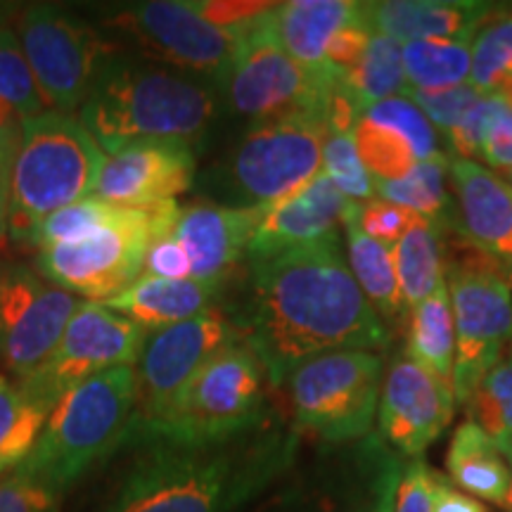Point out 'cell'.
<instances>
[{
	"label": "cell",
	"instance_id": "14",
	"mask_svg": "<svg viewBox=\"0 0 512 512\" xmlns=\"http://www.w3.org/2000/svg\"><path fill=\"white\" fill-rule=\"evenodd\" d=\"M152 60L169 64L178 74L219 86L238 34L209 24L192 0H147L133 3L110 19Z\"/></svg>",
	"mask_w": 512,
	"mask_h": 512
},
{
	"label": "cell",
	"instance_id": "33",
	"mask_svg": "<svg viewBox=\"0 0 512 512\" xmlns=\"http://www.w3.org/2000/svg\"><path fill=\"white\" fill-rule=\"evenodd\" d=\"M470 46V83L484 95L498 93L512 79V8L491 12Z\"/></svg>",
	"mask_w": 512,
	"mask_h": 512
},
{
	"label": "cell",
	"instance_id": "6",
	"mask_svg": "<svg viewBox=\"0 0 512 512\" xmlns=\"http://www.w3.org/2000/svg\"><path fill=\"white\" fill-rule=\"evenodd\" d=\"M325 136V110L252 124L214 171L211 190L226 207H271L320 174Z\"/></svg>",
	"mask_w": 512,
	"mask_h": 512
},
{
	"label": "cell",
	"instance_id": "35",
	"mask_svg": "<svg viewBox=\"0 0 512 512\" xmlns=\"http://www.w3.org/2000/svg\"><path fill=\"white\" fill-rule=\"evenodd\" d=\"M0 98L15 107L22 121L48 112L19 36L8 27H0Z\"/></svg>",
	"mask_w": 512,
	"mask_h": 512
},
{
	"label": "cell",
	"instance_id": "20",
	"mask_svg": "<svg viewBox=\"0 0 512 512\" xmlns=\"http://www.w3.org/2000/svg\"><path fill=\"white\" fill-rule=\"evenodd\" d=\"M264 209H238L202 200L181 207L174 238L190 256L192 280L223 285L247 259Z\"/></svg>",
	"mask_w": 512,
	"mask_h": 512
},
{
	"label": "cell",
	"instance_id": "42",
	"mask_svg": "<svg viewBox=\"0 0 512 512\" xmlns=\"http://www.w3.org/2000/svg\"><path fill=\"white\" fill-rule=\"evenodd\" d=\"M60 496L24 467L0 477V512H57Z\"/></svg>",
	"mask_w": 512,
	"mask_h": 512
},
{
	"label": "cell",
	"instance_id": "17",
	"mask_svg": "<svg viewBox=\"0 0 512 512\" xmlns=\"http://www.w3.org/2000/svg\"><path fill=\"white\" fill-rule=\"evenodd\" d=\"M453 387L411 356H394L384 375L377 430L382 444L401 458H422L456 415Z\"/></svg>",
	"mask_w": 512,
	"mask_h": 512
},
{
	"label": "cell",
	"instance_id": "1",
	"mask_svg": "<svg viewBox=\"0 0 512 512\" xmlns=\"http://www.w3.org/2000/svg\"><path fill=\"white\" fill-rule=\"evenodd\" d=\"M233 323L273 387L316 356L389 344V330L358 287L339 235L249 261L245 302Z\"/></svg>",
	"mask_w": 512,
	"mask_h": 512
},
{
	"label": "cell",
	"instance_id": "48",
	"mask_svg": "<svg viewBox=\"0 0 512 512\" xmlns=\"http://www.w3.org/2000/svg\"><path fill=\"white\" fill-rule=\"evenodd\" d=\"M484 162H489L494 169H512V110L508 107L501 117L494 121V126L486 133V140L482 145Z\"/></svg>",
	"mask_w": 512,
	"mask_h": 512
},
{
	"label": "cell",
	"instance_id": "25",
	"mask_svg": "<svg viewBox=\"0 0 512 512\" xmlns=\"http://www.w3.org/2000/svg\"><path fill=\"white\" fill-rule=\"evenodd\" d=\"M446 479L467 496L510 505V465L496 439L475 420L460 422L446 451Z\"/></svg>",
	"mask_w": 512,
	"mask_h": 512
},
{
	"label": "cell",
	"instance_id": "45",
	"mask_svg": "<svg viewBox=\"0 0 512 512\" xmlns=\"http://www.w3.org/2000/svg\"><path fill=\"white\" fill-rule=\"evenodd\" d=\"M434 479H437V472H434L425 460H408V463L403 465L392 512H432Z\"/></svg>",
	"mask_w": 512,
	"mask_h": 512
},
{
	"label": "cell",
	"instance_id": "15",
	"mask_svg": "<svg viewBox=\"0 0 512 512\" xmlns=\"http://www.w3.org/2000/svg\"><path fill=\"white\" fill-rule=\"evenodd\" d=\"M83 299L29 268L0 271V363L17 382L48 361Z\"/></svg>",
	"mask_w": 512,
	"mask_h": 512
},
{
	"label": "cell",
	"instance_id": "49",
	"mask_svg": "<svg viewBox=\"0 0 512 512\" xmlns=\"http://www.w3.org/2000/svg\"><path fill=\"white\" fill-rule=\"evenodd\" d=\"M19 131L0 133V238L8 233V216H10V190H12V166H15Z\"/></svg>",
	"mask_w": 512,
	"mask_h": 512
},
{
	"label": "cell",
	"instance_id": "2",
	"mask_svg": "<svg viewBox=\"0 0 512 512\" xmlns=\"http://www.w3.org/2000/svg\"><path fill=\"white\" fill-rule=\"evenodd\" d=\"M102 512H238L294 463L299 432L264 425L219 441L143 439Z\"/></svg>",
	"mask_w": 512,
	"mask_h": 512
},
{
	"label": "cell",
	"instance_id": "3",
	"mask_svg": "<svg viewBox=\"0 0 512 512\" xmlns=\"http://www.w3.org/2000/svg\"><path fill=\"white\" fill-rule=\"evenodd\" d=\"M214 117L216 95L200 79L133 57H110L79 110L105 155L136 143L197 150Z\"/></svg>",
	"mask_w": 512,
	"mask_h": 512
},
{
	"label": "cell",
	"instance_id": "24",
	"mask_svg": "<svg viewBox=\"0 0 512 512\" xmlns=\"http://www.w3.org/2000/svg\"><path fill=\"white\" fill-rule=\"evenodd\" d=\"M358 19L351 0H290L273 10V27L287 55L309 72H323L330 38Z\"/></svg>",
	"mask_w": 512,
	"mask_h": 512
},
{
	"label": "cell",
	"instance_id": "12",
	"mask_svg": "<svg viewBox=\"0 0 512 512\" xmlns=\"http://www.w3.org/2000/svg\"><path fill=\"white\" fill-rule=\"evenodd\" d=\"M17 31L46 105L67 114L81 110L100 69L114 57L110 43L55 5H31Z\"/></svg>",
	"mask_w": 512,
	"mask_h": 512
},
{
	"label": "cell",
	"instance_id": "19",
	"mask_svg": "<svg viewBox=\"0 0 512 512\" xmlns=\"http://www.w3.org/2000/svg\"><path fill=\"white\" fill-rule=\"evenodd\" d=\"M195 159V150L188 145H128L105 155L93 197L124 209H152L176 202L192 185Z\"/></svg>",
	"mask_w": 512,
	"mask_h": 512
},
{
	"label": "cell",
	"instance_id": "34",
	"mask_svg": "<svg viewBox=\"0 0 512 512\" xmlns=\"http://www.w3.org/2000/svg\"><path fill=\"white\" fill-rule=\"evenodd\" d=\"M354 143L373 181H399L418 166L411 143L399 131L363 114L354 126Z\"/></svg>",
	"mask_w": 512,
	"mask_h": 512
},
{
	"label": "cell",
	"instance_id": "22",
	"mask_svg": "<svg viewBox=\"0 0 512 512\" xmlns=\"http://www.w3.org/2000/svg\"><path fill=\"white\" fill-rule=\"evenodd\" d=\"M496 8L472 0H380L358 3V17L370 34L394 41H434L463 38L472 41L479 24Z\"/></svg>",
	"mask_w": 512,
	"mask_h": 512
},
{
	"label": "cell",
	"instance_id": "36",
	"mask_svg": "<svg viewBox=\"0 0 512 512\" xmlns=\"http://www.w3.org/2000/svg\"><path fill=\"white\" fill-rule=\"evenodd\" d=\"M124 207H114L95 197L69 204L55 214H50L41 226L36 228L31 247H53V245H72V242L86 240L88 235L98 233L107 223H112L121 214Z\"/></svg>",
	"mask_w": 512,
	"mask_h": 512
},
{
	"label": "cell",
	"instance_id": "55",
	"mask_svg": "<svg viewBox=\"0 0 512 512\" xmlns=\"http://www.w3.org/2000/svg\"><path fill=\"white\" fill-rule=\"evenodd\" d=\"M505 174H508V181H510L508 185H510V188H512V169H510V171H505Z\"/></svg>",
	"mask_w": 512,
	"mask_h": 512
},
{
	"label": "cell",
	"instance_id": "26",
	"mask_svg": "<svg viewBox=\"0 0 512 512\" xmlns=\"http://www.w3.org/2000/svg\"><path fill=\"white\" fill-rule=\"evenodd\" d=\"M361 202H354L347 221H344V233H347V261L351 273H354L358 287L366 294L373 306L377 318L382 320L384 328H399L403 320H408V309L403 304L399 280H396L392 252L387 245L368 238L356 223V209Z\"/></svg>",
	"mask_w": 512,
	"mask_h": 512
},
{
	"label": "cell",
	"instance_id": "41",
	"mask_svg": "<svg viewBox=\"0 0 512 512\" xmlns=\"http://www.w3.org/2000/svg\"><path fill=\"white\" fill-rule=\"evenodd\" d=\"M408 100L415 102V107L430 119V124H437L448 133L456 128L467 112L484 98L472 83L453 88H439V91H406Z\"/></svg>",
	"mask_w": 512,
	"mask_h": 512
},
{
	"label": "cell",
	"instance_id": "13",
	"mask_svg": "<svg viewBox=\"0 0 512 512\" xmlns=\"http://www.w3.org/2000/svg\"><path fill=\"white\" fill-rule=\"evenodd\" d=\"M147 330L100 302H83L62 332L60 344L29 380L17 382L53 411L69 389L112 368L136 366Z\"/></svg>",
	"mask_w": 512,
	"mask_h": 512
},
{
	"label": "cell",
	"instance_id": "52",
	"mask_svg": "<svg viewBox=\"0 0 512 512\" xmlns=\"http://www.w3.org/2000/svg\"><path fill=\"white\" fill-rule=\"evenodd\" d=\"M19 128H22V124H19V114L15 112V107L0 98V133L19 131Z\"/></svg>",
	"mask_w": 512,
	"mask_h": 512
},
{
	"label": "cell",
	"instance_id": "5",
	"mask_svg": "<svg viewBox=\"0 0 512 512\" xmlns=\"http://www.w3.org/2000/svg\"><path fill=\"white\" fill-rule=\"evenodd\" d=\"M105 152L79 117L48 110L22 121L12 166L8 230L31 245L50 214L93 197Z\"/></svg>",
	"mask_w": 512,
	"mask_h": 512
},
{
	"label": "cell",
	"instance_id": "23",
	"mask_svg": "<svg viewBox=\"0 0 512 512\" xmlns=\"http://www.w3.org/2000/svg\"><path fill=\"white\" fill-rule=\"evenodd\" d=\"M219 294L221 285L200 283L192 278L162 280L140 275L128 290L100 304L131 318L140 328L159 330L214 311Z\"/></svg>",
	"mask_w": 512,
	"mask_h": 512
},
{
	"label": "cell",
	"instance_id": "37",
	"mask_svg": "<svg viewBox=\"0 0 512 512\" xmlns=\"http://www.w3.org/2000/svg\"><path fill=\"white\" fill-rule=\"evenodd\" d=\"M465 408L494 439L512 437V356L489 370Z\"/></svg>",
	"mask_w": 512,
	"mask_h": 512
},
{
	"label": "cell",
	"instance_id": "44",
	"mask_svg": "<svg viewBox=\"0 0 512 512\" xmlns=\"http://www.w3.org/2000/svg\"><path fill=\"white\" fill-rule=\"evenodd\" d=\"M192 5L209 24L228 34H240L275 8V3H252V0H192Z\"/></svg>",
	"mask_w": 512,
	"mask_h": 512
},
{
	"label": "cell",
	"instance_id": "30",
	"mask_svg": "<svg viewBox=\"0 0 512 512\" xmlns=\"http://www.w3.org/2000/svg\"><path fill=\"white\" fill-rule=\"evenodd\" d=\"M50 411L0 375V477L27 463L38 444Z\"/></svg>",
	"mask_w": 512,
	"mask_h": 512
},
{
	"label": "cell",
	"instance_id": "16",
	"mask_svg": "<svg viewBox=\"0 0 512 512\" xmlns=\"http://www.w3.org/2000/svg\"><path fill=\"white\" fill-rule=\"evenodd\" d=\"M238 342H242L238 325L216 309L147 332L136 370L138 415L133 430L155 420L211 358Z\"/></svg>",
	"mask_w": 512,
	"mask_h": 512
},
{
	"label": "cell",
	"instance_id": "7",
	"mask_svg": "<svg viewBox=\"0 0 512 512\" xmlns=\"http://www.w3.org/2000/svg\"><path fill=\"white\" fill-rule=\"evenodd\" d=\"M268 373L245 342L223 349L185 384L174 401L133 430L131 437L171 441H219L245 434L268 420Z\"/></svg>",
	"mask_w": 512,
	"mask_h": 512
},
{
	"label": "cell",
	"instance_id": "29",
	"mask_svg": "<svg viewBox=\"0 0 512 512\" xmlns=\"http://www.w3.org/2000/svg\"><path fill=\"white\" fill-rule=\"evenodd\" d=\"M344 86L354 98L361 117L377 102L406 93L408 81L401 43L384 34H370L361 62L349 74H344Z\"/></svg>",
	"mask_w": 512,
	"mask_h": 512
},
{
	"label": "cell",
	"instance_id": "18",
	"mask_svg": "<svg viewBox=\"0 0 512 512\" xmlns=\"http://www.w3.org/2000/svg\"><path fill=\"white\" fill-rule=\"evenodd\" d=\"M453 202L448 228L494 261L512 287V188L475 159L448 157Z\"/></svg>",
	"mask_w": 512,
	"mask_h": 512
},
{
	"label": "cell",
	"instance_id": "40",
	"mask_svg": "<svg viewBox=\"0 0 512 512\" xmlns=\"http://www.w3.org/2000/svg\"><path fill=\"white\" fill-rule=\"evenodd\" d=\"M508 102L501 98V93L484 95L482 100L465 114L463 121L456 128L446 133L448 147H451L453 155L458 159H475L482 155V145L486 140V133L494 126V121L508 110Z\"/></svg>",
	"mask_w": 512,
	"mask_h": 512
},
{
	"label": "cell",
	"instance_id": "43",
	"mask_svg": "<svg viewBox=\"0 0 512 512\" xmlns=\"http://www.w3.org/2000/svg\"><path fill=\"white\" fill-rule=\"evenodd\" d=\"M415 219H418V214H413L411 209L387 200H368L358 204L356 209L358 228L368 238L382 242L387 247H394Z\"/></svg>",
	"mask_w": 512,
	"mask_h": 512
},
{
	"label": "cell",
	"instance_id": "11",
	"mask_svg": "<svg viewBox=\"0 0 512 512\" xmlns=\"http://www.w3.org/2000/svg\"><path fill=\"white\" fill-rule=\"evenodd\" d=\"M273 10L240 31L238 46L219 83L230 110L252 124L325 110L332 79L337 76L328 69L309 72L287 55L275 34Z\"/></svg>",
	"mask_w": 512,
	"mask_h": 512
},
{
	"label": "cell",
	"instance_id": "27",
	"mask_svg": "<svg viewBox=\"0 0 512 512\" xmlns=\"http://www.w3.org/2000/svg\"><path fill=\"white\" fill-rule=\"evenodd\" d=\"M439 223L418 216L403 238L389 247L399 290L408 313L444 283V249Z\"/></svg>",
	"mask_w": 512,
	"mask_h": 512
},
{
	"label": "cell",
	"instance_id": "54",
	"mask_svg": "<svg viewBox=\"0 0 512 512\" xmlns=\"http://www.w3.org/2000/svg\"><path fill=\"white\" fill-rule=\"evenodd\" d=\"M498 93H501V98H503L505 102H508L510 110H512V79H510L508 83H505V86H503L501 91H498Z\"/></svg>",
	"mask_w": 512,
	"mask_h": 512
},
{
	"label": "cell",
	"instance_id": "28",
	"mask_svg": "<svg viewBox=\"0 0 512 512\" xmlns=\"http://www.w3.org/2000/svg\"><path fill=\"white\" fill-rule=\"evenodd\" d=\"M406 354L453 387L456 328H453L446 278L425 302H420L408 313Z\"/></svg>",
	"mask_w": 512,
	"mask_h": 512
},
{
	"label": "cell",
	"instance_id": "21",
	"mask_svg": "<svg viewBox=\"0 0 512 512\" xmlns=\"http://www.w3.org/2000/svg\"><path fill=\"white\" fill-rule=\"evenodd\" d=\"M351 207L354 202L342 195L335 183L320 171L304 188L264 209L254 238L249 242L247 261L268 259L287 249L339 235Z\"/></svg>",
	"mask_w": 512,
	"mask_h": 512
},
{
	"label": "cell",
	"instance_id": "51",
	"mask_svg": "<svg viewBox=\"0 0 512 512\" xmlns=\"http://www.w3.org/2000/svg\"><path fill=\"white\" fill-rule=\"evenodd\" d=\"M401 472H403V465L399 467V470H394L387 479H384V482L377 486L375 491H370L366 498H361V501L354 503L344 512H392L396 489H399Z\"/></svg>",
	"mask_w": 512,
	"mask_h": 512
},
{
	"label": "cell",
	"instance_id": "31",
	"mask_svg": "<svg viewBox=\"0 0 512 512\" xmlns=\"http://www.w3.org/2000/svg\"><path fill=\"white\" fill-rule=\"evenodd\" d=\"M472 41L463 38H434L411 41L403 46V69L408 91H439L470 83Z\"/></svg>",
	"mask_w": 512,
	"mask_h": 512
},
{
	"label": "cell",
	"instance_id": "4",
	"mask_svg": "<svg viewBox=\"0 0 512 512\" xmlns=\"http://www.w3.org/2000/svg\"><path fill=\"white\" fill-rule=\"evenodd\" d=\"M136 415V368H112L88 377L55 403L22 467L60 496L98 460L131 439Z\"/></svg>",
	"mask_w": 512,
	"mask_h": 512
},
{
	"label": "cell",
	"instance_id": "38",
	"mask_svg": "<svg viewBox=\"0 0 512 512\" xmlns=\"http://www.w3.org/2000/svg\"><path fill=\"white\" fill-rule=\"evenodd\" d=\"M323 174L335 183V188L347 195L351 202L373 200L375 183L368 174L366 164L358 155L351 133H328L323 143Z\"/></svg>",
	"mask_w": 512,
	"mask_h": 512
},
{
	"label": "cell",
	"instance_id": "46",
	"mask_svg": "<svg viewBox=\"0 0 512 512\" xmlns=\"http://www.w3.org/2000/svg\"><path fill=\"white\" fill-rule=\"evenodd\" d=\"M143 275L147 278H162V280H188L192 278L190 256L185 254L181 242L171 233L157 235L150 240L145 252Z\"/></svg>",
	"mask_w": 512,
	"mask_h": 512
},
{
	"label": "cell",
	"instance_id": "53",
	"mask_svg": "<svg viewBox=\"0 0 512 512\" xmlns=\"http://www.w3.org/2000/svg\"><path fill=\"white\" fill-rule=\"evenodd\" d=\"M496 444H498V448H501L505 460H508V465L512 467V437H498ZM510 477H512V472H510ZM508 508L512 510V482H510V505Z\"/></svg>",
	"mask_w": 512,
	"mask_h": 512
},
{
	"label": "cell",
	"instance_id": "9",
	"mask_svg": "<svg viewBox=\"0 0 512 512\" xmlns=\"http://www.w3.org/2000/svg\"><path fill=\"white\" fill-rule=\"evenodd\" d=\"M178 211V202L121 209L117 219L86 240L38 249V268L48 283L79 294L83 302H107L143 275L147 245L174 230Z\"/></svg>",
	"mask_w": 512,
	"mask_h": 512
},
{
	"label": "cell",
	"instance_id": "39",
	"mask_svg": "<svg viewBox=\"0 0 512 512\" xmlns=\"http://www.w3.org/2000/svg\"><path fill=\"white\" fill-rule=\"evenodd\" d=\"M366 117L396 128V131L411 143L418 162H427V159L441 155L437 133H434L430 119H427L425 114L415 107V102L408 100L406 95H396V98L377 102L375 107H370L366 112Z\"/></svg>",
	"mask_w": 512,
	"mask_h": 512
},
{
	"label": "cell",
	"instance_id": "56",
	"mask_svg": "<svg viewBox=\"0 0 512 512\" xmlns=\"http://www.w3.org/2000/svg\"><path fill=\"white\" fill-rule=\"evenodd\" d=\"M510 344H512V342H510Z\"/></svg>",
	"mask_w": 512,
	"mask_h": 512
},
{
	"label": "cell",
	"instance_id": "47",
	"mask_svg": "<svg viewBox=\"0 0 512 512\" xmlns=\"http://www.w3.org/2000/svg\"><path fill=\"white\" fill-rule=\"evenodd\" d=\"M370 41V31L363 27L361 17L347 24L330 38L328 50H325V67L332 74H349L351 69L361 62Z\"/></svg>",
	"mask_w": 512,
	"mask_h": 512
},
{
	"label": "cell",
	"instance_id": "50",
	"mask_svg": "<svg viewBox=\"0 0 512 512\" xmlns=\"http://www.w3.org/2000/svg\"><path fill=\"white\" fill-rule=\"evenodd\" d=\"M432 512H489L484 503H479L475 496H467L458 486H453L444 475L434 479V503Z\"/></svg>",
	"mask_w": 512,
	"mask_h": 512
},
{
	"label": "cell",
	"instance_id": "8",
	"mask_svg": "<svg viewBox=\"0 0 512 512\" xmlns=\"http://www.w3.org/2000/svg\"><path fill=\"white\" fill-rule=\"evenodd\" d=\"M456 242L460 247L448 249L444 278L456 328L453 394L465 408L512 342V287L494 261Z\"/></svg>",
	"mask_w": 512,
	"mask_h": 512
},
{
	"label": "cell",
	"instance_id": "10",
	"mask_svg": "<svg viewBox=\"0 0 512 512\" xmlns=\"http://www.w3.org/2000/svg\"><path fill=\"white\" fill-rule=\"evenodd\" d=\"M384 363L377 351H330L287 377L294 430L330 444L366 439L380 406Z\"/></svg>",
	"mask_w": 512,
	"mask_h": 512
},
{
	"label": "cell",
	"instance_id": "32",
	"mask_svg": "<svg viewBox=\"0 0 512 512\" xmlns=\"http://www.w3.org/2000/svg\"><path fill=\"white\" fill-rule=\"evenodd\" d=\"M448 157L439 155L420 162L399 181H373L382 200L411 209L413 214L434 223H446L451 214V197L446 190Z\"/></svg>",
	"mask_w": 512,
	"mask_h": 512
}]
</instances>
